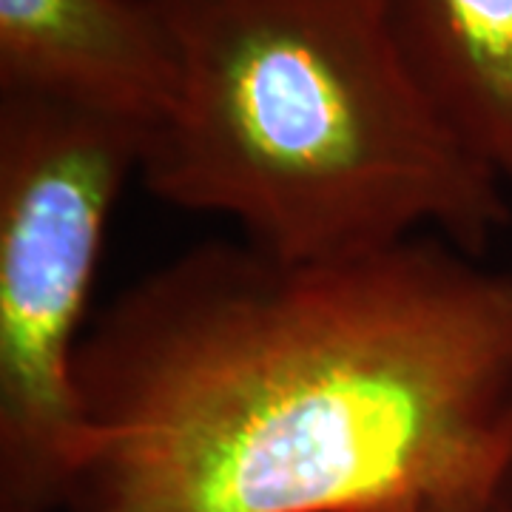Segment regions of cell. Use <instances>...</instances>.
I'll return each instance as SVG.
<instances>
[{"mask_svg": "<svg viewBox=\"0 0 512 512\" xmlns=\"http://www.w3.org/2000/svg\"><path fill=\"white\" fill-rule=\"evenodd\" d=\"M69 512H512V268L211 239L92 316Z\"/></svg>", "mask_w": 512, "mask_h": 512, "instance_id": "cell-1", "label": "cell"}, {"mask_svg": "<svg viewBox=\"0 0 512 512\" xmlns=\"http://www.w3.org/2000/svg\"><path fill=\"white\" fill-rule=\"evenodd\" d=\"M180 57L146 146L154 200L248 245L328 259L441 237L484 256L507 185L458 143L404 63L384 0H154Z\"/></svg>", "mask_w": 512, "mask_h": 512, "instance_id": "cell-2", "label": "cell"}, {"mask_svg": "<svg viewBox=\"0 0 512 512\" xmlns=\"http://www.w3.org/2000/svg\"><path fill=\"white\" fill-rule=\"evenodd\" d=\"M151 131L0 92V512L66 510L77 353L111 214Z\"/></svg>", "mask_w": 512, "mask_h": 512, "instance_id": "cell-3", "label": "cell"}, {"mask_svg": "<svg viewBox=\"0 0 512 512\" xmlns=\"http://www.w3.org/2000/svg\"><path fill=\"white\" fill-rule=\"evenodd\" d=\"M0 92L154 134L177 109L180 57L154 0H0Z\"/></svg>", "mask_w": 512, "mask_h": 512, "instance_id": "cell-4", "label": "cell"}, {"mask_svg": "<svg viewBox=\"0 0 512 512\" xmlns=\"http://www.w3.org/2000/svg\"><path fill=\"white\" fill-rule=\"evenodd\" d=\"M407 69L447 131L512 183V0H384Z\"/></svg>", "mask_w": 512, "mask_h": 512, "instance_id": "cell-5", "label": "cell"}]
</instances>
